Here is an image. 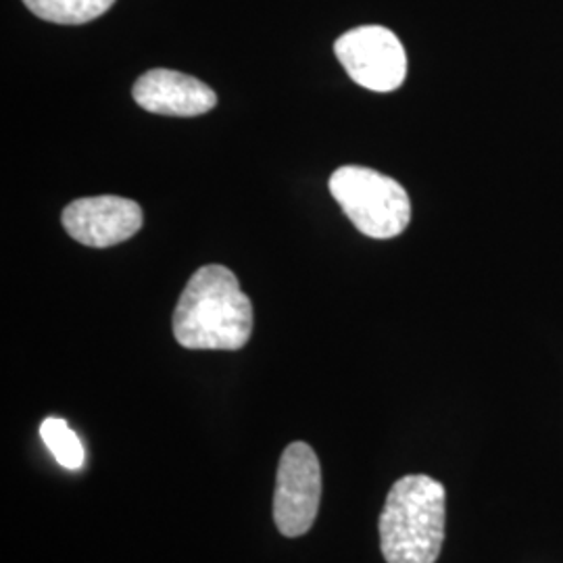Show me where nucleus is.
<instances>
[{"label": "nucleus", "mask_w": 563, "mask_h": 563, "mask_svg": "<svg viewBox=\"0 0 563 563\" xmlns=\"http://www.w3.org/2000/svg\"><path fill=\"white\" fill-rule=\"evenodd\" d=\"M253 334V305L223 265H205L174 311V336L192 351H239Z\"/></svg>", "instance_id": "f257e3e1"}, {"label": "nucleus", "mask_w": 563, "mask_h": 563, "mask_svg": "<svg viewBox=\"0 0 563 563\" xmlns=\"http://www.w3.org/2000/svg\"><path fill=\"white\" fill-rule=\"evenodd\" d=\"M446 490L423 474L393 484L383 516L380 547L386 563H437L444 543Z\"/></svg>", "instance_id": "f03ea898"}, {"label": "nucleus", "mask_w": 563, "mask_h": 563, "mask_svg": "<svg viewBox=\"0 0 563 563\" xmlns=\"http://www.w3.org/2000/svg\"><path fill=\"white\" fill-rule=\"evenodd\" d=\"M330 192L353 225L369 239H395L411 222V201L401 184L369 167L336 169L330 178Z\"/></svg>", "instance_id": "7ed1b4c3"}, {"label": "nucleus", "mask_w": 563, "mask_h": 563, "mask_svg": "<svg viewBox=\"0 0 563 563\" xmlns=\"http://www.w3.org/2000/svg\"><path fill=\"white\" fill-rule=\"evenodd\" d=\"M322 501V467L307 443L288 444L282 453L274 495V522L284 537L311 530Z\"/></svg>", "instance_id": "20e7f679"}, {"label": "nucleus", "mask_w": 563, "mask_h": 563, "mask_svg": "<svg viewBox=\"0 0 563 563\" xmlns=\"http://www.w3.org/2000/svg\"><path fill=\"white\" fill-rule=\"evenodd\" d=\"M334 53L351 80L374 92H393L407 76L401 41L383 25H362L342 34Z\"/></svg>", "instance_id": "39448f33"}, {"label": "nucleus", "mask_w": 563, "mask_h": 563, "mask_svg": "<svg viewBox=\"0 0 563 563\" xmlns=\"http://www.w3.org/2000/svg\"><path fill=\"white\" fill-rule=\"evenodd\" d=\"M60 220L74 241L107 249L132 239L141 230L142 209L130 199L102 195L67 205Z\"/></svg>", "instance_id": "423d86ee"}, {"label": "nucleus", "mask_w": 563, "mask_h": 563, "mask_svg": "<svg viewBox=\"0 0 563 563\" xmlns=\"http://www.w3.org/2000/svg\"><path fill=\"white\" fill-rule=\"evenodd\" d=\"M134 101L144 111L169 118H197L209 113L218 97L201 80L172 69H151L132 88Z\"/></svg>", "instance_id": "0eeeda50"}, {"label": "nucleus", "mask_w": 563, "mask_h": 563, "mask_svg": "<svg viewBox=\"0 0 563 563\" xmlns=\"http://www.w3.org/2000/svg\"><path fill=\"white\" fill-rule=\"evenodd\" d=\"M115 0H23V4L44 21L60 25H81L104 15Z\"/></svg>", "instance_id": "6e6552de"}, {"label": "nucleus", "mask_w": 563, "mask_h": 563, "mask_svg": "<svg viewBox=\"0 0 563 563\" xmlns=\"http://www.w3.org/2000/svg\"><path fill=\"white\" fill-rule=\"evenodd\" d=\"M42 441L55 460L67 470H80L84 463V446L78 434L60 418H46L41 426Z\"/></svg>", "instance_id": "1a4fd4ad"}]
</instances>
